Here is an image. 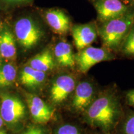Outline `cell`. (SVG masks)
<instances>
[{"instance_id":"6da1fadb","label":"cell","mask_w":134,"mask_h":134,"mask_svg":"<svg viewBox=\"0 0 134 134\" xmlns=\"http://www.w3.org/2000/svg\"><path fill=\"white\" fill-rule=\"evenodd\" d=\"M85 113L89 124L103 130H108L118 119L120 109L116 98L110 94H106L93 100Z\"/></svg>"},{"instance_id":"7a4b0ae2","label":"cell","mask_w":134,"mask_h":134,"mask_svg":"<svg viewBox=\"0 0 134 134\" xmlns=\"http://www.w3.org/2000/svg\"><path fill=\"white\" fill-rule=\"evenodd\" d=\"M134 24V9L123 16L103 23L98 33L104 45L112 50L122 46L125 37Z\"/></svg>"},{"instance_id":"3957f363","label":"cell","mask_w":134,"mask_h":134,"mask_svg":"<svg viewBox=\"0 0 134 134\" xmlns=\"http://www.w3.org/2000/svg\"><path fill=\"white\" fill-rule=\"evenodd\" d=\"M14 32L18 41L26 49L36 46L43 36L41 28L32 19L27 17L21 18L16 22Z\"/></svg>"},{"instance_id":"277c9868","label":"cell","mask_w":134,"mask_h":134,"mask_svg":"<svg viewBox=\"0 0 134 134\" xmlns=\"http://www.w3.org/2000/svg\"><path fill=\"white\" fill-rule=\"evenodd\" d=\"M113 58V55L105 48L91 46L79 50V52L75 55V64H76L78 70L83 73H87L97 63L110 60Z\"/></svg>"},{"instance_id":"5b68a950","label":"cell","mask_w":134,"mask_h":134,"mask_svg":"<svg viewBox=\"0 0 134 134\" xmlns=\"http://www.w3.org/2000/svg\"><path fill=\"white\" fill-rule=\"evenodd\" d=\"M94 5L102 23L123 16L131 9L121 0H95Z\"/></svg>"},{"instance_id":"8992f818","label":"cell","mask_w":134,"mask_h":134,"mask_svg":"<svg viewBox=\"0 0 134 134\" xmlns=\"http://www.w3.org/2000/svg\"><path fill=\"white\" fill-rule=\"evenodd\" d=\"M0 112L3 121L15 124L24 117L25 107L23 102L16 97L3 94L1 96Z\"/></svg>"},{"instance_id":"52a82bcc","label":"cell","mask_w":134,"mask_h":134,"mask_svg":"<svg viewBox=\"0 0 134 134\" xmlns=\"http://www.w3.org/2000/svg\"><path fill=\"white\" fill-rule=\"evenodd\" d=\"M75 80L70 75H60L53 82L50 89V98L53 103L60 104L74 91Z\"/></svg>"},{"instance_id":"ba28073f","label":"cell","mask_w":134,"mask_h":134,"mask_svg":"<svg viewBox=\"0 0 134 134\" xmlns=\"http://www.w3.org/2000/svg\"><path fill=\"white\" fill-rule=\"evenodd\" d=\"M74 43L78 50L90 46L96 39L98 31L94 23L75 25L71 28Z\"/></svg>"},{"instance_id":"9c48e42d","label":"cell","mask_w":134,"mask_h":134,"mask_svg":"<svg viewBox=\"0 0 134 134\" xmlns=\"http://www.w3.org/2000/svg\"><path fill=\"white\" fill-rule=\"evenodd\" d=\"M27 103L31 116L37 123H47L53 117L54 110L38 96L28 94Z\"/></svg>"},{"instance_id":"30bf717a","label":"cell","mask_w":134,"mask_h":134,"mask_svg":"<svg viewBox=\"0 0 134 134\" xmlns=\"http://www.w3.org/2000/svg\"><path fill=\"white\" fill-rule=\"evenodd\" d=\"M94 90L88 81L81 82L75 87L71 105L77 112H85L94 100Z\"/></svg>"},{"instance_id":"8fae6325","label":"cell","mask_w":134,"mask_h":134,"mask_svg":"<svg viewBox=\"0 0 134 134\" xmlns=\"http://www.w3.org/2000/svg\"><path fill=\"white\" fill-rule=\"evenodd\" d=\"M46 21L53 32L58 34H65L70 29V20L63 10L54 8L45 13Z\"/></svg>"},{"instance_id":"7c38bea8","label":"cell","mask_w":134,"mask_h":134,"mask_svg":"<svg viewBox=\"0 0 134 134\" xmlns=\"http://www.w3.org/2000/svg\"><path fill=\"white\" fill-rule=\"evenodd\" d=\"M53 55L60 66L66 68H73L75 66V55L69 43L61 41L57 43L53 50Z\"/></svg>"},{"instance_id":"4fadbf2b","label":"cell","mask_w":134,"mask_h":134,"mask_svg":"<svg viewBox=\"0 0 134 134\" xmlns=\"http://www.w3.org/2000/svg\"><path fill=\"white\" fill-rule=\"evenodd\" d=\"M29 65L34 69L46 73L52 70L55 66L53 55L50 50L45 49L32 58L29 60Z\"/></svg>"},{"instance_id":"5bb4252c","label":"cell","mask_w":134,"mask_h":134,"mask_svg":"<svg viewBox=\"0 0 134 134\" xmlns=\"http://www.w3.org/2000/svg\"><path fill=\"white\" fill-rule=\"evenodd\" d=\"M0 55L6 59H14L16 56L14 37L9 31L0 33Z\"/></svg>"},{"instance_id":"9a60e30c","label":"cell","mask_w":134,"mask_h":134,"mask_svg":"<svg viewBox=\"0 0 134 134\" xmlns=\"http://www.w3.org/2000/svg\"><path fill=\"white\" fill-rule=\"evenodd\" d=\"M46 73L26 66L21 73V81L26 86L35 87L41 85L46 79Z\"/></svg>"},{"instance_id":"2e32d148","label":"cell","mask_w":134,"mask_h":134,"mask_svg":"<svg viewBox=\"0 0 134 134\" xmlns=\"http://www.w3.org/2000/svg\"><path fill=\"white\" fill-rule=\"evenodd\" d=\"M17 74L16 68L11 63H6L0 67V88L9 86L14 83Z\"/></svg>"},{"instance_id":"e0dca14e","label":"cell","mask_w":134,"mask_h":134,"mask_svg":"<svg viewBox=\"0 0 134 134\" xmlns=\"http://www.w3.org/2000/svg\"><path fill=\"white\" fill-rule=\"evenodd\" d=\"M121 49L124 54L134 56V24L122 43Z\"/></svg>"},{"instance_id":"ac0fdd59","label":"cell","mask_w":134,"mask_h":134,"mask_svg":"<svg viewBox=\"0 0 134 134\" xmlns=\"http://www.w3.org/2000/svg\"><path fill=\"white\" fill-rule=\"evenodd\" d=\"M56 134H80V133L78 129L74 125L65 124L58 129Z\"/></svg>"},{"instance_id":"d6986e66","label":"cell","mask_w":134,"mask_h":134,"mask_svg":"<svg viewBox=\"0 0 134 134\" xmlns=\"http://www.w3.org/2000/svg\"><path fill=\"white\" fill-rule=\"evenodd\" d=\"M124 134H134V114L128 117L123 126Z\"/></svg>"},{"instance_id":"ffe728a7","label":"cell","mask_w":134,"mask_h":134,"mask_svg":"<svg viewBox=\"0 0 134 134\" xmlns=\"http://www.w3.org/2000/svg\"><path fill=\"white\" fill-rule=\"evenodd\" d=\"M23 134H45L41 129L37 127H30Z\"/></svg>"},{"instance_id":"44dd1931","label":"cell","mask_w":134,"mask_h":134,"mask_svg":"<svg viewBox=\"0 0 134 134\" xmlns=\"http://www.w3.org/2000/svg\"><path fill=\"white\" fill-rule=\"evenodd\" d=\"M126 100L130 106L134 108V89L129 90L126 93Z\"/></svg>"},{"instance_id":"7402d4cb","label":"cell","mask_w":134,"mask_h":134,"mask_svg":"<svg viewBox=\"0 0 134 134\" xmlns=\"http://www.w3.org/2000/svg\"><path fill=\"white\" fill-rule=\"evenodd\" d=\"M3 1L7 3H19L31 1V0H3Z\"/></svg>"},{"instance_id":"603a6c76","label":"cell","mask_w":134,"mask_h":134,"mask_svg":"<svg viewBox=\"0 0 134 134\" xmlns=\"http://www.w3.org/2000/svg\"><path fill=\"white\" fill-rule=\"evenodd\" d=\"M3 120L2 119V117H1V112H0V129L3 126Z\"/></svg>"},{"instance_id":"cb8c5ba5","label":"cell","mask_w":134,"mask_h":134,"mask_svg":"<svg viewBox=\"0 0 134 134\" xmlns=\"http://www.w3.org/2000/svg\"><path fill=\"white\" fill-rule=\"evenodd\" d=\"M127 2H128L129 3L131 4H134V0H126Z\"/></svg>"},{"instance_id":"d4e9b609","label":"cell","mask_w":134,"mask_h":134,"mask_svg":"<svg viewBox=\"0 0 134 134\" xmlns=\"http://www.w3.org/2000/svg\"><path fill=\"white\" fill-rule=\"evenodd\" d=\"M2 27H3V24H2V23H1V21H0V32H1V30H2Z\"/></svg>"},{"instance_id":"484cf974","label":"cell","mask_w":134,"mask_h":134,"mask_svg":"<svg viewBox=\"0 0 134 134\" xmlns=\"http://www.w3.org/2000/svg\"><path fill=\"white\" fill-rule=\"evenodd\" d=\"M2 65V57L0 55V67Z\"/></svg>"},{"instance_id":"4316f807","label":"cell","mask_w":134,"mask_h":134,"mask_svg":"<svg viewBox=\"0 0 134 134\" xmlns=\"http://www.w3.org/2000/svg\"><path fill=\"white\" fill-rule=\"evenodd\" d=\"M0 134H7L6 132L2 131V130H0Z\"/></svg>"}]
</instances>
